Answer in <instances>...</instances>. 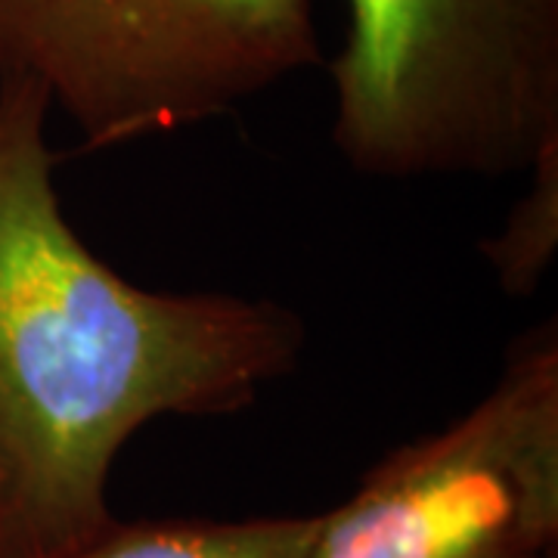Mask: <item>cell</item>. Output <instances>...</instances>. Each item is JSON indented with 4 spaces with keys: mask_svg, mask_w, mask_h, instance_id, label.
Segmentation results:
<instances>
[{
    "mask_svg": "<svg viewBox=\"0 0 558 558\" xmlns=\"http://www.w3.org/2000/svg\"><path fill=\"white\" fill-rule=\"evenodd\" d=\"M50 109L38 81L0 72V558L100 531L143 425L242 413L307 344L279 301L153 292L97 258L62 215Z\"/></svg>",
    "mask_w": 558,
    "mask_h": 558,
    "instance_id": "1",
    "label": "cell"
},
{
    "mask_svg": "<svg viewBox=\"0 0 558 558\" xmlns=\"http://www.w3.org/2000/svg\"><path fill=\"white\" fill-rule=\"evenodd\" d=\"M344 161L369 178H509L558 143V0H348Z\"/></svg>",
    "mask_w": 558,
    "mask_h": 558,
    "instance_id": "2",
    "label": "cell"
},
{
    "mask_svg": "<svg viewBox=\"0 0 558 558\" xmlns=\"http://www.w3.org/2000/svg\"><path fill=\"white\" fill-rule=\"evenodd\" d=\"M319 62L311 0H0V72L90 149L193 128Z\"/></svg>",
    "mask_w": 558,
    "mask_h": 558,
    "instance_id": "3",
    "label": "cell"
},
{
    "mask_svg": "<svg viewBox=\"0 0 558 558\" xmlns=\"http://www.w3.org/2000/svg\"><path fill=\"white\" fill-rule=\"evenodd\" d=\"M304 558H558V323L450 428L376 462Z\"/></svg>",
    "mask_w": 558,
    "mask_h": 558,
    "instance_id": "4",
    "label": "cell"
},
{
    "mask_svg": "<svg viewBox=\"0 0 558 558\" xmlns=\"http://www.w3.org/2000/svg\"><path fill=\"white\" fill-rule=\"evenodd\" d=\"M319 515L286 519H112L53 558H304Z\"/></svg>",
    "mask_w": 558,
    "mask_h": 558,
    "instance_id": "5",
    "label": "cell"
},
{
    "mask_svg": "<svg viewBox=\"0 0 558 558\" xmlns=\"http://www.w3.org/2000/svg\"><path fill=\"white\" fill-rule=\"evenodd\" d=\"M527 171H534L531 190L515 202L497 236L481 242V255L512 299L537 292L558 252V143L546 146Z\"/></svg>",
    "mask_w": 558,
    "mask_h": 558,
    "instance_id": "6",
    "label": "cell"
}]
</instances>
